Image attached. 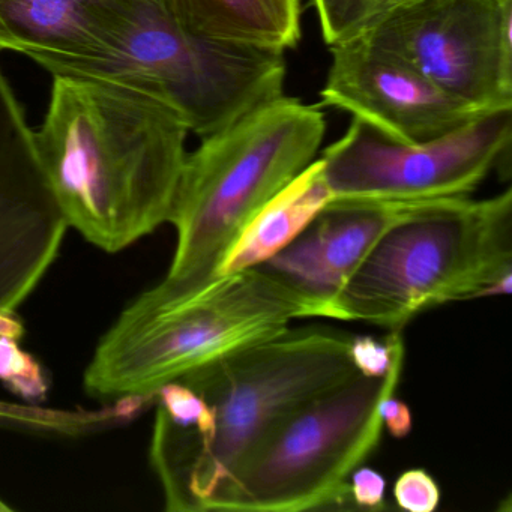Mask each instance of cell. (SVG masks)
<instances>
[{
    "mask_svg": "<svg viewBox=\"0 0 512 512\" xmlns=\"http://www.w3.org/2000/svg\"><path fill=\"white\" fill-rule=\"evenodd\" d=\"M35 133L70 227L118 253L169 223L187 160V125L149 92L101 77L53 76Z\"/></svg>",
    "mask_w": 512,
    "mask_h": 512,
    "instance_id": "6da1fadb",
    "label": "cell"
},
{
    "mask_svg": "<svg viewBox=\"0 0 512 512\" xmlns=\"http://www.w3.org/2000/svg\"><path fill=\"white\" fill-rule=\"evenodd\" d=\"M352 337L326 326L289 328L178 379L211 407L212 428L196 439L157 412L151 464L167 511L205 512L209 497L286 416L358 373Z\"/></svg>",
    "mask_w": 512,
    "mask_h": 512,
    "instance_id": "7a4b0ae2",
    "label": "cell"
},
{
    "mask_svg": "<svg viewBox=\"0 0 512 512\" xmlns=\"http://www.w3.org/2000/svg\"><path fill=\"white\" fill-rule=\"evenodd\" d=\"M307 317H316L313 302L262 265L184 289L157 284L128 305L101 338L86 368L85 388L107 400L155 394Z\"/></svg>",
    "mask_w": 512,
    "mask_h": 512,
    "instance_id": "3957f363",
    "label": "cell"
},
{
    "mask_svg": "<svg viewBox=\"0 0 512 512\" xmlns=\"http://www.w3.org/2000/svg\"><path fill=\"white\" fill-rule=\"evenodd\" d=\"M512 190L415 203L373 245L329 319L401 331L451 302L511 293Z\"/></svg>",
    "mask_w": 512,
    "mask_h": 512,
    "instance_id": "277c9868",
    "label": "cell"
},
{
    "mask_svg": "<svg viewBox=\"0 0 512 512\" xmlns=\"http://www.w3.org/2000/svg\"><path fill=\"white\" fill-rule=\"evenodd\" d=\"M325 134L320 106L283 94L203 137L176 188L169 223L178 244L160 284L184 289L215 277L254 215L316 161Z\"/></svg>",
    "mask_w": 512,
    "mask_h": 512,
    "instance_id": "5b68a950",
    "label": "cell"
},
{
    "mask_svg": "<svg viewBox=\"0 0 512 512\" xmlns=\"http://www.w3.org/2000/svg\"><path fill=\"white\" fill-rule=\"evenodd\" d=\"M401 373H356L296 407L209 497L205 512L355 509L350 475L379 445V404L395 394Z\"/></svg>",
    "mask_w": 512,
    "mask_h": 512,
    "instance_id": "8992f818",
    "label": "cell"
},
{
    "mask_svg": "<svg viewBox=\"0 0 512 512\" xmlns=\"http://www.w3.org/2000/svg\"><path fill=\"white\" fill-rule=\"evenodd\" d=\"M286 73L284 53L194 37L161 0L94 77L149 92L203 139L281 97Z\"/></svg>",
    "mask_w": 512,
    "mask_h": 512,
    "instance_id": "52a82bcc",
    "label": "cell"
},
{
    "mask_svg": "<svg viewBox=\"0 0 512 512\" xmlns=\"http://www.w3.org/2000/svg\"><path fill=\"white\" fill-rule=\"evenodd\" d=\"M512 107L482 113L457 130L401 143L361 119L323 151L322 175L332 200L416 203L469 197L508 160Z\"/></svg>",
    "mask_w": 512,
    "mask_h": 512,
    "instance_id": "ba28073f",
    "label": "cell"
},
{
    "mask_svg": "<svg viewBox=\"0 0 512 512\" xmlns=\"http://www.w3.org/2000/svg\"><path fill=\"white\" fill-rule=\"evenodd\" d=\"M356 37L479 112L512 107V0H397Z\"/></svg>",
    "mask_w": 512,
    "mask_h": 512,
    "instance_id": "9c48e42d",
    "label": "cell"
},
{
    "mask_svg": "<svg viewBox=\"0 0 512 512\" xmlns=\"http://www.w3.org/2000/svg\"><path fill=\"white\" fill-rule=\"evenodd\" d=\"M67 217L34 131L0 73V311L16 313L58 257Z\"/></svg>",
    "mask_w": 512,
    "mask_h": 512,
    "instance_id": "30bf717a",
    "label": "cell"
},
{
    "mask_svg": "<svg viewBox=\"0 0 512 512\" xmlns=\"http://www.w3.org/2000/svg\"><path fill=\"white\" fill-rule=\"evenodd\" d=\"M331 67L322 106L335 107L401 143L445 136L476 116L475 107L448 94L403 59L361 38L329 47Z\"/></svg>",
    "mask_w": 512,
    "mask_h": 512,
    "instance_id": "8fae6325",
    "label": "cell"
},
{
    "mask_svg": "<svg viewBox=\"0 0 512 512\" xmlns=\"http://www.w3.org/2000/svg\"><path fill=\"white\" fill-rule=\"evenodd\" d=\"M161 0H0V50L94 77Z\"/></svg>",
    "mask_w": 512,
    "mask_h": 512,
    "instance_id": "7c38bea8",
    "label": "cell"
},
{
    "mask_svg": "<svg viewBox=\"0 0 512 512\" xmlns=\"http://www.w3.org/2000/svg\"><path fill=\"white\" fill-rule=\"evenodd\" d=\"M304 0H164L170 16L194 37L286 53L302 37Z\"/></svg>",
    "mask_w": 512,
    "mask_h": 512,
    "instance_id": "4fadbf2b",
    "label": "cell"
},
{
    "mask_svg": "<svg viewBox=\"0 0 512 512\" xmlns=\"http://www.w3.org/2000/svg\"><path fill=\"white\" fill-rule=\"evenodd\" d=\"M331 200L322 161L316 160L254 215L227 251L217 275L268 262L295 241Z\"/></svg>",
    "mask_w": 512,
    "mask_h": 512,
    "instance_id": "5bb4252c",
    "label": "cell"
},
{
    "mask_svg": "<svg viewBox=\"0 0 512 512\" xmlns=\"http://www.w3.org/2000/svg\"><path fill=\"white\" fill-rule=\"evenodd\" d=\"M413 205L361 200H331L326 205L311 226L329 269L341 283H346L380 236Z\"/></svg>",
    "mask_w": 512,
    "mask_h": 512,
    "instance_id": "9a60e30c",
    "label": "cell"
},
{
    "mask_svg": "<svg viewBox=\"0 0 512 512\" xmlns=\"http://www.w3.org/2000/svg\"><path fill=\"white\" fill-rule=\"evenodd\" d=\"M154 404L155 394L116 398L115 404L100 410L53 409L32 401L0 400V428L50 437L91 436L128 424Z\"/></svg>",
    "mask_w": 512,
    "mask_h": 512,
    "instance_id": "2e32d148",
    "label": "cell"
},
{
    "mask_svg": "<svg viewBox=\"0 0 512 512\" xmlns=\"http://www.w3.org/2000/svg\"><path fill=\"white\" fill-rule=\"evenodd\" d=\"M269 271L310 299L316 317L329 319L332 302L343 283L329 269L313 226H308L295 241L263 263Z\"/></svg>",
    "mask_w": 512,
    "mask_h": 512,
    "instance_id": "e0dca14e",
    "label": "cell"
},
{
    "mask_svg": "<svg viewBox=\"0 0 512 512\" xmlns=\"http://www.w3.org/2000/svg\"><path fill=\"white\" fill-rule=\"evenodd\" d=\"M329 47L361 34L397 0H311Z\"/></svg>",
    "mask_w": 512,
    "mask_h": 512,
    "instance_id": "ac0fdd59",
    "label": "cell"
},
{
    "mask_svg": "<svg viewBox=\"0 0 512 512\" xmlns=\"http://www.w3.org/2000/svg\"><path fill=\"white\" fill-rule=\"evenodd\" d=\"M0 382L32 403L46 400L52 385L43 364L11 337H0Z\"/></svg>",
    "mask_w": 512,
    "mask_h": 512,
    "instance_id": "d6986e66",
    "label": "cell"
},
{
    "mask_svg": "<svg viewBox=\"0 0 512 512\" xmlns=\"http://www.w3.org/2000/svg\"><path fill=\"white\" fill-rule=\"evenodd\" d=\"M350 359L359 374L385 377L403 370L404 341L401 331H388L383 337L359 335L350 341Z\"/></svg>",
    "mask_w": 512,
    "mask_h": 512,
    "instance_id": "ffe728a7",
    "label": "cell"
},
{
    "mask_svg": "<svg viewBox=\"0 0 512 512\" xmlns=\"http://www.w3.org/2000/svg\"><path fill=\"white\" fill-rule=\"evenodd\" d=\"M439 484L424 469H410L398 476L394 499L398 508L409 512H434L440 503Z\"/></svg>",
    "mask_w": 512,
    "mask_h": 512,
    "instance_id": "44dd1931",
    "label": "cell"
},
{
    "mask_svg": "<svg viewBox=\"0 0 512 512\" xmlns=\"http://www.w3.org/2000/svg\"><path fill=\"white\" fill-rule=\"evenodd\" d=\"M349 490L355 509L383 511L388 508L385 499V478L370 467L359 466L350 475Z\"/></svg>",
    "mask_w": 512,
    "mask_h": 512,
    "instance_id": "7402d4cb",
    "label": "cell"
},
{
    "mask_svg": "<svg viewBox=\"0 0 512 512\" xmlns=\"http://www.w3.org/2000/svg\"><path fill=\"white\" fill-rule=\"evenodd\" d=\"M379 415L383 422V428H386L395 439H404L412 431V412H410L409 406L404 401L398 400L395 395L386 397L379 404Z\"/></svg>",
    "mask_w": 512,
    "mask_h": 512,
    "instance_id": "603a6c76",
    "label": "cell"
},
{
    "mask_svg": "<svg viewBox=\"0 0 512 512\" xmlns=\"http://www.w3.org/2000/svg\"><path fill=\"white\" fill-rule=\"evenodd\" d=\"M0 337H11L22 340L25 337V325L16 313L0 311Z\"/></svg>",
    "mask_w": 512,
    "mask_h": 512,
    "instance_id": "cb8c5ba5",
    "label": "cell"
},
{
    "mask_svg": "<svg viewBox=\"0 0 512 512\" xmlns=\"http://www.w3.org/2000/svg\"><path fill=\"white\" fill-rule=\"evenodd\" d=\"M0 511H13V508H11L10 505H7V503H5L4 500L0 499Z\"/></svg>",
    "mask_w": 512,
    "mask_h": 512,
    "instance_id": "d4e9b609",
    "label": "cell"
}]
</instances>
